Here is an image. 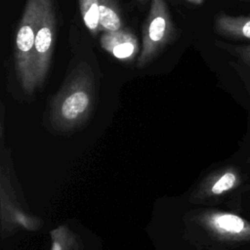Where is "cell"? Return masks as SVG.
I'll return each instance as SVG.
<instances>
[{"label":"cell","instance_id":"cell-7","mask_svg":"<svg viewBox=\"0 0 250 250\" xmlns=\"http://www.w3.org/2000/svg\"><path fill=\"white\" fill-rule=\"evenodd\" d=\"M215 32L230 40H250V15L230 16L219 13L214 21Z\"/></svg>","mask_w":250,"mask_h":250},{"label":"cell","instance_id":"cell-16","mask_svg":"<svg viewBox=\"0 0 250 250\" xmlns=\"http://www.w3.org/2000/svg\"><path fill=\"white\" fill-rule=\"evenodd\" d=\"M246 189H248V190L250 191V185H248V186L246 187Z\"/></svg>","mask_w":250,"mask_h":250},{"label":"cell","instance_id":"cell-13","mask_svg":"<svg viewBox=\"0 0 250 250\" xmlns=\"http://www.w3.org/2000/svg\"><path fill=\"white\" fill-rule=\"evenodd\" d=\"M52 250H62V245L61 243L58 241V240H55L53 241V246H52Z\"/></svg>","mask_w":250,"mask_h":250},{"label":"cell","instance_id":"cell-17","mask_svg":"<svg viewBox=\"0 0 250 250\" xmlns=\"http://www.w3.org/2000/svg\"><path fill=\"white\" fill-rule=\"evenodd\" d=\"M247 162H248V163H249V164H250V156H249V157H248V160H247Z\"/></svg>","mask_w":250,"mask_h":250},{"label":"cell","instance_id":"cell-9","mask_svg":"<svg viewBox=\"0 0 250 250\" xmlns=\"http://www.w3.org/2000/svg\"><path fill=\"white\" fill-rule=\"evenodd\" d=\"M100 30L117 31L123 28V21L116 0H99Z\"/></svg>","mask_w":250,"mask_h":250},{"label":"cell","instance_id":"cell-10","mask_svg":"<svg viewBox=\"0 0 250 250\" xmlns=\"http://www.w3.org/2000/svg\"><path fill=\"white\" fill-rule=\"evenodd\" d=\"M79 9L86 27L93 36H96L101 32L99 0H79Z\"/></svg>","mask_w":250,"mask_h":250},{"label":"cell","instance_id":"cell-1","mask_svg":"<svg viewBox=\"0 0 250 250\" xmlns=\"http://www.w3.org/2000/svg\"><path fill=\"white\" fill-rule=\"evenodd\" d=\"M41 10L42 0H26L15 38V68L21 87L27 93H32L37 87L34 74V44Z\"/></svg>","mask_w":250,"mask_h":250},{"label":"cell","instance_id":"cell-14","mask_svg":"<svg viewBox=\"0 0 250 250\" xmlns=\"http://www.w3.org/2000/svg\"><path fill=\"white\" fill-rule=\"evenodd\" d=\"M186 1H188L191 4H193V5H201V4L204 3L205 0H186Z\"/></svg>","mask_w":250,"mask_h":250},{"label":"cell","instance_id":"cell-12","mask_svg":"<svg viewBox=\"0 0 250 250\" xmlns=\"http://www.w3.org/2000/svg\"><path fill=\"white\" fill-rule=\"evenodd\" d=\"M229 63L241 78L248 94L250 95V67L242 64L239 62H229Z\"/></svg>","mask_w":250,"mask_h":250},{"label":"cell","instance_id":"cell-5","mask_svg":"<svg viewBox=\"0 0 250 250\" xmlns=\"http://www.w3.org/2000/svg\"><path fill=\"white\" fill-rule=\"evenodd\" d=\"M208 230L222 241L229 243L250 242V222L229 212L213 211L204 216Z\"/></svg>","mask_w":250,"mask_h":250},{"label":"cell","instance_id":"cell-8","mask_svg":"<svg viewBox=\"0 0 250 250\" xmlns=\"http://www.w3.org/2000/svg\"><path fill=\"white\" fill-rule=\"evenodd\" d=\"M242 183L243 177L237 167H226L208 181L206 193L210 196H220L234 190Z\"/></svg>","mask_w":250,"mask_h":250},{"label":"cell","instance_id":"cell-4","mask_svg":"<svg viewBox=\"0 0 250 250\" xmlns=\"http://www.w3.org/2000/svg\"><path fill=\"white\" fill-rule=\"evenodd\" d=\"M56 33L57 17L53 0H42L41 16L34 44V74L37 87L44 83L49 72Z\"/></svg>","mask_w":250,"mask_h":250},{"label":"cell","instance_id":"cell-2","mask_svg":"<svg viewBox=\"0 0 250 250\" xmlns=\"http://www.w3.org/2000/svg\"><path fill=\"white\" fill-rule=\"evenodd\" d=\"M171 14L165 0H150V8L144 22L142 45L137 60L138 68L148 65L176 36Z\"/></svg>","mask_w":250,"mask_h":250},{"label":"cell","instance_id":"cell-6","mask_svg":"<svg viewBox=\"0 0 250 250\" xmlns=\"http://www.w3.org/2000/svg\"><path fill=\"white\" fill-rule=\"evenodd\" d=\"M100 43L102 48L115 59L132 62L140 55V44L137 36L128 28L117 31L103 32Z\"/></svg>","mask_w":250,"mask_h":250},{"label":"cell","instance_id":"cell-15","mask_svg":"<svg viewBox=\"0 0 250 250\" xmlns=\"http://www.w3.org/2000/svg\"><path fill=\"white\" fill-rule=\"evenodd\" d=\"M138 2H140V3H142V4H146L148 0H137Z\"/></svg>","mask_w":250,"mask_h":250},{"label":"cell","instance_id":"cell-11","mask_svg":"<svg viewBox=\"0 0 250 250\" xmlns=\"http://www.w3.org/2000/svg\"><path fill=\"white\" fill-rule=\"evenodd\" d=\"M216 47L226 51L232 57L237 59V62L250 67V44L249 45H234L226 43L220 40L215 41Z\"/></svg>","mask_w":250,"mask_h":250},{"label":"cell","instance_id":"cell-3","mask_svg":"<svg viewBox=\"0 0 250 250\" xmlns=\"http://www.w3.org/2000/svg\"><path fill=\"white\" fill-rule=\"evenodd\" d=\"M92 78L91 67L84 62L70 73L56 102L57 113L64 121L79 119L91 107L94 97Z\"/></svg>","mask_w":250,"mask_h":250},{"label":"cell","instance_id":"cell-18","mask_svg":"<svg viewBox=\"0 0 250 250\" xmlns=\"http://www.w3.org/2000/svg\"><path fill=\"white\" fill-rule=\"evenodd\" d=\"M241 1H245V2H249L250 3V0H241Z\"/></svg>","mask_w":250,"mask_h":250}]
</instances>
